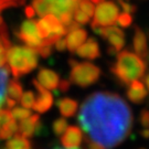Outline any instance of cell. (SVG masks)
Wrapping results in <instances>:
<instances>
[{
	"instance_id": "cell-1",
	"label": "cell",
	"mask_w": 149,
	"mask_h": 149,
	"mask_svg": "<svg viewBox=\"0 0 149 149\" xmlns=\"http://www.w3.org/2000/svg\"><path fill=\"white\" fill-rule=\"evenodd\" d=\"M87 143L112 149L122 144L133 127V113L115 93L96 92L83 102L77 115Z\"/></svg>"
},
{
	"instance_id": "cell-2",
	"label": "cell",
	"mask_w": 149,
	"mask_h": 149,
	"mask_svg": "<svg viewBox=\"0 0 149 149\" xmlns=\"http://www.w3.org/2000/svg\"><path fill=\"white\" fill-rule=\"evenodd\" d=\"M116 62L111 66V72L124 85H129L133 81L145 76L147 63L136 53L128 50L120 51L116 54Z\"/></svg>"
},
{
	"instance_id": "cell-3",
	"label": "cell",
	"mask_w": 149,
	"mask_h": 149,
	"mask_svg": "<svg viewBox=\"0 0 149 149\" xmlns=\"http://www.w3.org/2000/svg\"><path fill=\"white\" fill-rule=\"evenodd\" d=\"M38 52L28 45H11L7 51V61L11 74L20 77L29 74L38 66Z\"/></svg>"
},
{
	"instance_id": "cell-4",
	"label": "cell",
	"mask_w": 149,
	"mask_h": 149,
	"mask_svg": "<svg viewBox=\"0 0 149 149\" xmlns=\"http://www.w3.org/2000/svg\"><path fill=\"white\" fill-rule=\"evenodd\" d=\"M71 66L70 81L80 87H88L100 80L102 71L98 66L91 62H77L75 59H69Z\"/></svg>"
},
{
	"instance_id": "cell-5",
	"label": "cell",
	"mask_w": 149,
	"mask_h": 149,
	"mask_svg": "<svg viewBox=\"0 0 149 149\" xmlns=\"http://www.w3.org/2000/svg\"><path fill=\"white\" fill-rule=\"evenodd\" d=\"M119 15V8L114 1L103 0L97 3L94 11V19L91 23V28L109 27L116 23Z\"/></svg>"
},
{
	"instance_id": "cell-6",
	"label": "cell",
	"mask_w": 149,
	"mask_h": 149,
	"mask_svg": "<svg viewBox=\"0 0 149 149\" xmlns=\"http://www.w3.org/2000/svg\"><path fill=\"white\" fill-rule=\"evenodd\" d=\"M92 30L96 34L101 36L105 41L109 43V47L107 48V53L109 55H116V54L125 47V33L117 27H95L92 28Z\"/></svg>"
},
{
	"instance_id": "cell-7",
	"label": "cell",
	"mask_w": 149,
	"mask_h": 149,
	"mask_svg": "<svg viewBox=\"0 0 149 149\" xmlns=\"http://www.w3.org/2000/svg\"><path fill=\"white\" fill-rule=\"evenodd\" d=\"M17 37L21 41L27 44L28 47H31L37 50L43 42V39L39 36L37 29V22L34 20H26L21 23L20 29L15 32Z\"/></svg>"
},
{
	"instance_id": "cell-8",
	"label": "cell",
	"mask_w": 149,
	"mask_h": 149,
	"mask_svg": "<svg viewBox=\"0 0 149 149\" xmlns=\"http://www.w3.org/2000/svg\"><path fill=\"white\" fill-rule=\"evenodd\" d=\"M32 83L40 93V95L38 96V98L34 102V105L32 108L37 113H40V114L48 112L53 105V95L48 90L43 88L37 80H32Z\"/></svg>"
},
{
	"instance_id": "cell-9",
	"label": "cell",
	"mask_w": 149,
	"mask_h": 149,
	"mask_svg": "<svg viewBox=\"0 0 149 149\" xmlns=\"http://www.w3.org/2000/svg\"><path fill=\"white\" fill-rule=\"evenodd\" d=\"M133 45L135 53L139 55L141 59L149 62V48L148 42H147V38L145 32L138 27H135V32H134L133 38Z\"/></svg>"
},
{
	"instance_id": "cell-10",
	"label": "cell",
	"mask_w": 149,
	"mask_h": 149,
	"mask_svg": "<svg viewBox=\"0 0 149 149\" xmlns=\"http://www.w3.org/2000/svg\"><path fill=\"white\" fill-rule=\"evenodd\" d=\"M83 140V132L77 126H69L61 136V144L64 148H77Z\"/></svg>"
},
{
	"instance_id": "cell-11",
	"label": "cell",
	"mask_w": 149,
	"mask_h": 149,
	"mask_svg": "<svg viewBox=\"0 0 149 149\" xmlns=\"http://www.w3.org/2000/svg\"><path fill=\"white\" fill-rule=\"evenodd\" d=\"M37 79V81L40 83V85L45 90H56L59 87L60 76L53 70L41 68L38 72Z\"/></svg>"
},
{
	"instance_id": "cell-12",
	"label": "cell",
	"mask_w": 149,
	"mask_h": 149,
	"mask_svg": "<svg viewBox=\"0 0 149 149\" xmlns=\"http://www.w3.org/2000/svg\"><path fill=\"white\" fill-rule=\"evenodd\" d=\"M87 39V32L83 28L76 27L74 29H71L66 33V49L71 53H74L75 50L82 45L84 41Z\"/></svg>"
},
{
	"instance_id": "cell-13",
	"label": "cell",
	"mask_w": 149,
	"mask_h": 149,
	"mask_svg": "<svg viewBox=\"0 0 149 149\" xmlns=\"http://www.w3.org/2000/svg\"><path fill=\"white\" fill-rule=\"evenodd\" d=\"M75 53L80 58L95 60L101 56V50H100V45L95 38H90L84 44L80 45L75 50Z\"/></svg>"
},
{
	"instance_id": "cell-14",
	"label": "cell",
	"mask_w": 149,
	"mask_h": 149,
	"mask_svg": "<svg viewBox=\"0 0 149 149\" xmlns=\"http://www.w3.org/2000/svg\"><path fill=\"white\" fill-rule=\"evenodd\" d=\"M40 125V117L38 114L30 115L29 117L20 120V124L18 125V133L26 138L32 137L34 133L37 132L38 127Z\"/></svg>"
},
{
	"instance_id": "cell-15",
	"label": "cell",
	"mask_w": 149,
	"mask_h": 149,
	"mask_svg": "<svg viewBox=\"0 0 149 149\" xmlns=\"http://www.w3.org/2000/svg\"><path fill=\"white\" fill-rule=\"evenodd\" d=\"M147 97V90L140 81H133L127 88V98L133 103L139 104Z\"/></svg>"
},
{
	"instance_id": "cell-16",
	"label": "cell",
	"mask_w": 149,
	"mask_h": 149,
	"mask_svg": "<svg viewBox=\"0 0 149 149\" xmlns=\"http://www.w3.org/2000/svg\"><path fill=\"white\" fill-rule=\"evenodd\" d=\"M56 106L59 108V112L61 113L62 117L70 118L73 117L76 114V111L79 108V104L73 98L64 97V98H61L56 102Z\"/></svg>"
},
{
	"instance_id": "cell-17",
	"label": "cell",
	"mask_w": 149,
	"mask_h": 149,
	"mask_svg": "<svg viewBox=\"0 0 149 149\" xmlns=\"http://www.w3.org/2000/svg\"><path fill=\"white\" fill-rule=\"evenodd\" d=\"M5 149H31V143L20 134H16L7 141Z\"/></svg>"
},
{
	"instance_id": "cell-18",
	"label": "cell",
	"mask_w": 149,
	"mask_h": 149,
	"mask_svg": "<svg viewBox=\"0 0 149 149\" xmlns=\"http://www.w3.org/2000/svg\"><path fill=\"white\" fill-rule=\"evenodd\" d=\"M17 133H18V124L16 119L11 118L10 120H8L2 126H0V140L10 139Z\"/></svg>"
},
{
	"instance_id": "cell-19",
	"label": "cell",
	"mask_w": 149,
	"mask_h": 149,
	"mask_svg": "<svg viewBox=\"0 0 149 149\" xmlns=\"http://www.w3.org/2000/svg\"><path fill=\"white\" fill-rule=\"evenodd\" d=\"M9 80V69L8 68H0V108L5 104L7 97V85Z\"/></svg>"
},
{
	"instance_id": "cell-20",
	"label": "cell",
	"mask_w": 149,
	"mask_h": 149,
	"mask_svg": "<svg viewBox=\"0 0 149 149\" xmlns=\"http://www.w3.org/2000/svg\"><path fill=\"white\" fill-rule=\"evenodd\" d=\"M23 94V88L20 82L17 80H11L7 85V96L15 101H19Z\"/></svg>"
},
{
	"instance_id": "cell-21",
	"label": "cell",
	"mask_w": 149,
	"mask_h": 149,
	"mask_svg": "<svg viewBox=\"0 0 149 149\" xmlns=\"http://www.w3.org/2000/svg\"><path fill=\"white\" fill-rule=\"evenodd\" d=\"M32 7L38 16L44 17L50 13V7L49 3L44 0H32Z\"/></svg>"
},
{
	"instance_id": "cell-22",
	"label": "cell",
	"mask_w": 149,
	"mask_h": 149,
	"mask_svg": "<svg viewBox=\"0 0 149 149\" xmlns=\"http://www.w3.org/2000/svg\"><path fill=\"white\" fill-rule=\"evenodd\" d=\"M11 115H12V118L16 119V120H22L24 118L29 117L31 115V112L29 108H26V107H13L10 109Z\"/></svg>"
},
{
	"instance_id": "cell-23",
	"label": "cell",
	"mask_w": 149,
	"mask_h": 149,
	"mask_svg": "<svg viewBox=\"0 0 149 149\" xmlns=\"http://www.w3.org/2000/svg\"><path fill=\"white\" fill-rule=\"evenodd\" d=\"M20 102H21V105L26 108H32L34 105V102H36V96L33 94V92L31 91H27L24 92L20 97Z\"/></svg>"
},
{
	"instance_id": "cell-24",
	"label": "cell",
	"mask_w": 149,
	"mask_h": 149,
	"mask_svg": "<svg viewBox=\"0 0 149 149\" xmlns=\"http://www.w3.org/2000/svg\"><path fill=\"white\" fill-rule=\"evenodd\" d=\"M77 8L83 11V12H85L88 17L94 16L95 7H94V3L91 0H79Z\"/></svg>"
},
{
	"instance_id": "cell-25",
	"label": "cell",
	"mask_w": 149,
	"mask_h": 149,
	"mask_svg": "<svg viewBox=\"0 0 149 149\" xmlns=\"http://www.w3.org/2000/svg\"><path fill=\"white\" fill-rule=\"evenodd\" d=\"M68 127H69V124H68L66 119L64 117L58 118L53 123V132L56 136H62Z\"/></svg>"
},
{
	"instance_id": "cell-26",
	"label": "cell",
	"mask_w": 149,
	"mask_h": 149,
	"mask_svg": "<svg viewBox=\"0 0 149 149\" xmlns=\"http://www.w3.org/2000/svg\"><path fill=\"white\" fill-rule=\"evenodd\" d=\"M73 20L79 24H87L91 20V17H88L85 12L80 10L79 8H76L73 12Z\"/></svg>"
},
{
	"instance_id": "cell-27",
	"label": "cell",
	"mask_w": 149,
	"mask_h": 149,
	"mask_svg": "<svg viewBox=\"0 0 149 149\" xmlns=\"http://www.w3.org/2000/svg\"><path fill=\"white\" fill-rule=\"evenodd\" d=\"M37 29H38V32H39V36L41 37V39H47L51 34V31L49 29L48 24L43 20V18L37 21Z\"/></svg>"
},
{
	"instance_id": "cell-28",
	"label": "cell",
	"mask_w": 149,
	"mask_h": 149,
	"mask_svg": "<svg viewBox=\"0 0 149 149\" xmlns=\"http://www.w3.org/2000/svg\"><path fill=\"white\" fill-rule=\"evenodd\" d=\"M116 22H117L122 28H128L132 24V22H133V18H132V16H130L129 13L124 12L122 15H118Z\"/></svg>"
},
{
	"instance_id": "cell-29",
	"label": "cell",
	"mask_w": 149,
	"mask_h": 149,
	"mask_svg": "<svg viewBox=\"0 0 149 149\" xmlns=\"http://www.w3.org/2000/svg\"><path fill=\"white\" fill-rule=\"evenodd\" d=\"M26 2V0H0V11L9 7H18Z\"/></svg>"
},
{
	"instance_id": "cell-30",
	"label": "cell",
	"mask_w": 149,
	"mask_h": 149,
	"mask_svg": "<svg viewBox=\"0 0 149 149\" xmlns=\"http://www.w3.org/2000/svg\"><path fill=\"white\" fill-rule=\"evenodd\" d=\"M117 2L119 3V6L122 7V9L124 10V12L135 13V12L137 11V7L135 5H132L130 2H127L126 0H117Z\"/></svg>"
},
{
	"instance_id": "cell-31",
	"label": "cell",
	"mask_w": 149,
	"mask_h": 149,
	"mask_svg": "<svg viewBox=\"0 0 149 149\" xmlns=\"http://www.w3.org/2000/svg\"><path fill=\"white\" fill-rule=\"evenodd\" d=\"M140 124L146 128H149V109H143L139 116Z\"/></svg>"
},
{
	"instance_id": "cell-32",
	"label": "cell",
	"mask_w": 149,
	"mask_h": 149,
	"mask_svg": "<svg viewBox=\"0 0 149 149\" xmlns=\"http://www.w3.org/2000/svg\"><path fill=\"white\" fill-rule=\"evenodd\" d=\"M54 47H55V50L59 51V52H63L66 49V40L64 39L63 37L60 38L56 42L54 43Z\"/></svg>"
},
{
	"instance_id": "cell-33",
	"label": "cell",
	"mask_w": 149,
	"mask_h": 149,
	"mask_svg": "<svg viewBox=\"0 0 149 149\" xmlns=\"http://www.w3.org/2000/svg\"><path fill=\"white\" fill-rule=\"evenodd\" d=\"M71 81H68V80H62L60 81L59 83V88L61 92H63V93H65V92H68V91L70 90V87H71Z\"/></svg>"
},
{
	"instance_id": "cell-34",
	"label": "cell",
	"mask_w": 149,
	"mask_h": 149,
	"mask_svg": "<svg viewBox=\"0 0 149 149\" xmlns=\"http://www.w3.org/2000/svg\"><path fill=\"white\" fill-rule=\"evenodd\" d=\"M16 103H17V101H15V100H12V98H10V97H6V100H5V105L6 106V108L7 109H9L10 111L11 108H13V107L16 106Z\"/></svg>"
},
{
	"instance_id": "cell-35",
	"label": "cell",
	"mask_w": 149,
	"mask_h": 149,
	"mask_svg": "<svg viewBox=\"0 0 149 149\" xmlns=\"http://www.w3.org/2000/svg\"><path fill=\"white\" fill-rule=\"evenodd\" d=\"M34 15H36V11H34V9H33L32 6H28V7H26V16H27V18L32 19V18L34 17Z\"/></svg>"
},
{
	"instance_id": "cell-36",
	"label": "cell",
	"mask_w": 149,
	"mask_h": 149,
	"mask_svg": "<svg viewBox=\"0 0 149 149\" xmlns=\"http://www.w3.org/2000/svg\"><path fill=\"white\" fill-rule=\"evenodd\" d=\"M0 33H8L7 32V27H6V23L3 21V19L0 17Z\"/></svg>"
},
{
	"instance_id": "cell-37",
	"label": "cell",
	"mask_w": 149,
	"mask_h": 149,
	"mask_svg": "<svg viewBox=\"0 0 149 149\" xmlns=\"http://www.w3.org/2000/svg\"><path fill=\"white\" fill-rule=\"evenodd\" d=\"M141 136L145 138H149V128H146L141 132Z\"/></svg>"
},
{
	"instance_id": "cell-38",
	"label": "cell",
	"mask_w": 149,
	"mask_h": 149,
	"mask_svg": "<svg viewBox=\"0 0 149 149\" xmlns=\"http://www.w3.org/2000/svg\"><path fill=\"white\" fill-rule=\"evenodd\" d=\"M144 80H145V84H146V86H147V88L149 91V73H147V74L145 75Z\"/></svg>"
},
{
	"instance_id": "cell-39",
	"label": "cell",
	"mask_w": 149,
	"mask_h": 149,
	"mask_svg": "<svg viewBox=\"0 0 149 149\" xmlns=\"http://www.w3.org/2000/svg\"><path fill=\"white\" fill-rule=\"evenodd\" d=\"M91 1H92L93 3H100V2H101V1H103V0H91Z\"/></svg>"
},
{
	"instance_id": "cell-40",
	"label": "cell",
	"mask_w": 149,
	"mask_h": 149,
	"mask_svg": "<svg viewBox=\"0 0 149 149\" xmlns=\"http://www.w3.org/2000/svg\"><path fill=\"white\" fill-rule=\"evenodd\" d=\"M56 149H61V148H56ZM65 149H79V148H65Z\"/></svg>"
},
{
	"instance_id": "cell-41",
	"label": "cell",
	"mask_w": 149,
	"mask_h": 149,
	"mask_svg": "<svg viewBox=\"0 0 149 149\" xmlns=\"http://www.w3.org/2000/svg\"><path fill=\"white\" fill-rule=\"evenodd\" d=\"M76 1H79V0H76Z\"/></svg>"
}]
</instances>
